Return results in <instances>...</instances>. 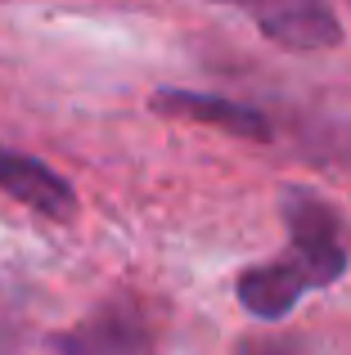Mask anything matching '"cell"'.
<instances>
[{
	"instance_id": "obj_1",
	"label": "cell",
	"mask_w": 351,
	"mask_h": 355,
	"mask_svg": "<svg viewBox=\"0 0 351 355\" xmlns=\"http://www.w3.org/2000/svg\"><path fill=\"white\" fill-rule=\"evenodd\" d=\"M284 220H289L293 252L280 261H266L239 275V306L257 320H284L311 288H329L343 279L351 252H347V230L329 202L311 198V193H289L284 202Z\"/></svg>"
},
{
	"instance_id": "obj_2",
	"label": "cell",
	"mask_w": 351,
	"mask_h": 355,
	"mask_svg": "<svg viewBox=\"0 0 351 355\" xmlns=\"http://www.w3.org/2000/svg\"><path fill=\"white\" fill-rule=\"evenodd\" d=\"M266 36L284 50H329L343 41V23L329 0H239Z\"/></svg>"
},
{
	"instance_id": "obj_3",
	"label": "cell",
	"mask_w": 351,
	"mask_h": 355,
	"mask_svg": "<svg viewBox=\"0 0 351 355\" xmlns=\"http://www.w3.org/2000/svg\"><path fill=\"white\" fill-rule=\"evenodd\" d=\"M0 189L50 220H68L72 207H77V193L59 171H50L32 153H14V148H0Z\"/></svg>"
},
{
	"instance_id": "obj_4",
	"label": "cell",
	"mask_w": 351,
	"mask_h": 355,
	"mask_svg": "<svg viewBox=\"0 0 351 355\" xmlns=\"http://www.w3.org/2000/svg\"><path fill=\"white\" fill-rule=\"evenodd\" d=\"M153 108L167 113V117L207 121V126H221V130L243 135V139H271V121L257 113V108L234 104V99H221V95H198V90H158V95H153Z\"/></svg>"
},
{
	"instance_id": "obj_5",
	"label": "cell",
	"mask_w": 351,
	"mask_h": 355,
	"mask_svg": "<svg viewBox=\"0 0 351 355\" xmlns=\"http://www.w3.org/2000/svg\"><path fill=\"white\" fill-rule=\"evenodd\" d=\"M50 355H140V324L126 311H104L50 342Z\"/></svg>"
},
{
	"instance_id": "obj_6",
	"label": "cell",
	"mask_w": 351,
	"mask_h": 355,
	"mask_svg": "<svg viewBox=\"0 0 351 355\" xmlns=\"http://www.w3.org/2000/svg\"><path fill=\"white\" fill-rule=\"evenodd\" d=\"M239 355H302V347L293 338H248Z\"/></svg>"
}]
</instances>
